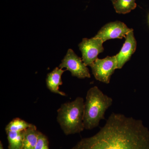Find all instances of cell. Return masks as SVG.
Instances as JSON below:
<instances>
[{
	"mask_svg": "<svg viewBox=\"0 0 149 149\" xmlns=\"http://www.w3.org/2000/svg\"><path fill=\"white\" fill-rule=\"evenodd\" d=\"M71 149H149V130L141 120L113 113L98 132Z\"/></svg>",
	"mask_w": 149,
	"mask_h": 149,
	"instance_id": "cell-1",
	"label": "cell"
},
{
	"mask_svg": "<svg viewBox=\"0 0 149 149\" xmlns=\"http://www.w3.org/2000/svg\"><path fill=\"white\" fill-rule=\"evenodd\" d=\"M112 103V99L104 94L97 86L90 88L87 92L84 106L85 129L92 130L97 127L100 121L105 119L106 111Z\"/></svg>",
	"mask_w": 149,
	"mask_h": 149,
	"instance_id": "cell-2",
	"label": "cell"
},
{
	"mask_svg": "<svg viewBox=\"0 0 149 149\" xmlns=\"http://www.w3.org/2000/svg\"><path fill=\"white\" fill-rule=\"evenodd\" d=\"M84 106V99L78 97L73 101L62 104L58 109L57 120L65 135L80 133L85 129Z\"/></svg>",
	"mask_w": 149,
	"mask_h": 149,
	"instance_id": "cell-3",
	"label": "cell"
},
{
	"mask_svg": "<svg viewBox=\"0 0 149 149\" xmlns=\"http://www.w3.org/2000/svg\"><path fill=\"white\" fill-rule=\"evenodd\" d=\"M117 59L115 56L103 59L98 58L91 65L92 72L95 79L102 83L109 84L111 75L118 69Z\"/></svg>",
	"mask_w": 149,
	"mask_h": 149,
	"instance_id": "cell-4",
	"label": "cell"
},
{
	"mask_svg": "<svg viewBox=\"0 0 149 149\" xmlns=\"http://www.w3.org/2000/svg\"><path fill=\"white\" fill-rule=\"evenodd\" d=\"M59 68H66V70L70 71L72 76L79 79L91 77L89 69L82 59L78 57L72 49L68 50Z\"/></svg>",
	"mask_w": 149,
	"mask_h": 149,
	"instance_id": "cell-5",
	"label": "cell"
},
{
	"mask_svg": "<svg viewBox=\"0 0 149 149\" xmlns=\"http://www.w3.org/2000/svg\"><path fill=\"white\" fill-rule=\"evenodd\" d=\"M103 42L100 39L84 38L78 45L82 55V60L86 66L91 67L98 58V56L103 52Z\"/></svg>",
	"mask_w": 149,
	"mask_h": 149,
	"instance_id": "cell-6",
	"label": "cell"
},
{
	"mask_svg": "<svg viewBox=\"0 0 149 149\" xmlns=\"http://www.w3.org/2000/svg\"><path fill=\"white\" fill-rule=\"evenodd\" d=\"M133 29L120 21L112 22L107 23L99 30L95 38L100 39L104 42L111 39H122L125 38L129 32Z\"/></svg>",
	"mask_w": 149,
	"mask_h": 149,
	"instance_id": "cell-7",
	"label": "cell"
},
{
	"mask_svg": "<svg viewBox=\"0 0 149 149\" xmlns=\"http://www.w3.org/2000/svg\"><path fill=\"white\" fill-rule=\"evenodd\" d=\"M123 45L119 52L116 55L118 63V69H120L130 60L137 47V42L133 30L127 34Z\"/></svg>",
	"mask_w": 149,
	"mask_h": 149,
	"instance_id": "cell-8",
	"label": "cell"
},
{
	"mask_svg": "<svg viewBox=\"0 0 149 149\" xmlns=\"http://www.w3.org/2000/svg\"><path fill=\"white\" fill-rule=\"evenodd\" d=\"M65 70L56 67L52 72L48 73L46 79L47 87L52 93L65 96V93L59 91L60 85H62V75Z\"/></svg>",
	"mask_w": 149,
	"mask_h": 149,
	"instance_id": "cell-9",
	"label": "cell"
},
{
	"mask_svg": "<svg viewBox=\"0 0 149 149\" xmlns=\"http://www.w3.org/2000/svg\"><path fill=\"white\" fill-rule=\"evenodd\" d=\"M24 138L22 149H35L37 145L40 132L36 126L27 128L24 130Z\"/></svg>",
	"mask_w": 149,
	"mask_h": 149,
	"instance_id": "cell-10",
	"label": "cell"
},
{
	"mask_svg": "<svg viewBox=\"0 0 149 149\" xmlns=\"http://www.w3.org/2000/svg\"><path fill=\"white\" fill-rule=\"evenodd\" d=\"M8 131V140L9 149H22L24 132Z\"/></svg>",
	"mask_w": 149,
	"mask_h": 149,
	"instance_id": "cell-11",
	"label": "cell"
},
{
	"mask_svg": "<svg viewBox=\"0 0 149 149\" xmlns=\"http://www.w3.org/2000/svg\"><path fill=\"white\" fill-rule=\"evenodd\" d=\"M136 0H116L113 3L116 12L118 14H125L135 9L137 6Z\"/></svg>",
	"mask_w": 149,
	"mask_h": 149,
	"instance_id": "cell-12",
	"label": "cell"
},
{
	"mask_svg": "<svg viewBox=\"0 0 149 149\" xmlns=\"http://www.w3.org/2000/svg\"><path fill=\"white\" fill-rule=\"evenodd\" d=\"M33 124L26 122L19 118H15L6 125L5 128L6 132L8 131H16L21 132L27 128L34 126Z\"/></svg>",
	"mask_w": 149,
	"mask_h": 149,
	"instance_id": "cell-13",
	"label": "cell"
},
{
	"mask_svg": "<svg viewBox=\"0 0 149 149\" xmlns=\"http://www.w3.org/2000/svg\"><path fill=\"white\" fill-rule=\"evenodd\" d=\"M35 149H49L47 138L41 132H40Z\"/></svg>",
	"mask_w": 149,
	"mask_h": 149,
	"instance_id": "cell-14",
	"label": "cell"
},
{
	"mask_svg": "<svg viewBox=\"0 0 149 149\" xmlns=\"http://www.w3.org/2000/svg\"><path fill=\"white\" fill-rule=\"evenodd\" d=\"M112 2L113 4L116 1V0H110Z\"/></svg>",
	"mask_w": 149,
	"mask_h": 149,
	"instance_id": "cell-15",
	"label": "cell"
},
{
	"mask_svg": "<svg viewBox=\"0 0 149 149\" xmlns=\"http://www.w3.org/2000/svg\"><path fill=\"white\" fill-rule=\"evenodd\" d=\"M0 149H3L2 145L1 143V146H0Z\"/></svg>",
	"mask_w": 149,
	"mask_h": 149,
	"instance_id": "cell-16",
	"label": "cell"
},
{
	"mask_svg": "<svg viewBox=\"0 0 149 149\" xmlns=\"http://www.w3.org/2000/svg\"></svg>",
	"mask_w": 149,
	"mask_h": 149,
	"instance_id": "cell-17",
	"label": "cell"
}]
</instances>
